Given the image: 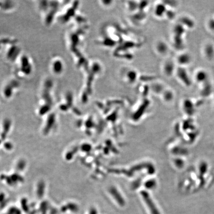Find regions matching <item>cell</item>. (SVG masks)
<instances>
[{
    "label": "cell",
    "instance_id": "6da1fadb",
    "mask_svg": "<svg viewBox=\"0 0 214 214\" xmlns=\"http://www.w3.org/2000/svg\"><path fill=\"white\" fill-rule=\"evenodd\" d=\"M144 200L145 201L146 203H147L148 207L150 210L152 214H160L159 211H158L157 208L156 207L155 205L151 200V199L149 197V196L146 194H143Z\"/></svg>",
    "mask_w": 214,
    "mask_h": 214
},
{
    "label": "cell",
    "instance_id": "7a4b0ae2",
    "mask_svg": "<svg viewBox=\"0 0 214 214\" xmlns=\"http://www.w3.org/2000/svg\"><path fill=\"white\" fill-rule=\"evenodd\" d=\"M203 51H208L207 53H204L205 56L207 57V59H210V57L211 59L213 58L214 57V46L212 44H208L207 45L205 46L204 47V50Z\"/></svg>",
    "mask_w": 214,
    "mask_h": 214
},
{
    "label": "cell",
    "instance_id": "3957f363",
    "mask_svg": "<svg viewBox=\"0 0 214 214\" xmlns=\"http://www.w3.org/2000/svg\"><path fill=\"white\" fill-rule=\"evenodd\" d=\"M207 74L205 71H198L195 75L196 80L198 82H204L207 79Z\"/></svg>",
    "mask_w": 214,
    "mask_h": 214
},
{
    "label": "cell",
    "instance_id": "277c9868",
    "mask_svg": "<svg viewBox=\"0 0 214 214\" xmlns=\"http://www.w3.org/2000/svg\"><path fill=\"white\" fill-rule=\"evenodd\" d=\"M89 214H97V212L96 210L95 209H92L91 210Z\"/></svg>",
    "mask_w": 214,
    "mask_h": 214
}]
</instances>
